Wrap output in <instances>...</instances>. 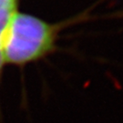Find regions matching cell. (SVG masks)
Segmentation results:
<instances>
[{"mask_svg":"<svg viewBox=\"0 0 123 123\" xmlns=\"http://www.w3.org/2000/svg\"><path fill=\"white\" fill-rule=\"evenodd\" d=\"M58 30L57 25L16 11L2 37L4 62L25 64L43 57L55 48Z\"/></svg>","mask_w":123,"mask_h":123,"instance_id":"obj_1","label":"cell"},{"mask_svg":"<svg viewBox=\"0 0 123 123\" xmlns=\"http://www.w3.org/2000/svg\"><path fill=\"white\" fill-rule=\"evenodd\" d=\"M17 2L18 0H0V14L6 11L9 12L17 11L16 10Z\"/></svg>","mask_w":123,"mask_h":123,"instance_id":"obj_3","label":"cell"},{"mask_svg":"<svg viewBox=\"0 0 123 123\" xmlns=\"http://www.w3.org/2000/svg\"><path fill=\"white\" fill-rule=\"evenodd\" d=\"M16 11H13V12L6 11V12H3L0 14V73H1V70L3 68L5 63L3 55H2V37H3V33H4V30L6 26V24L8 22L9 18H11V16Z\"/></svg>","mask_w":123,"mask_h":123,"instance_id":"obj_2","label":"cell"}]
</instances>
